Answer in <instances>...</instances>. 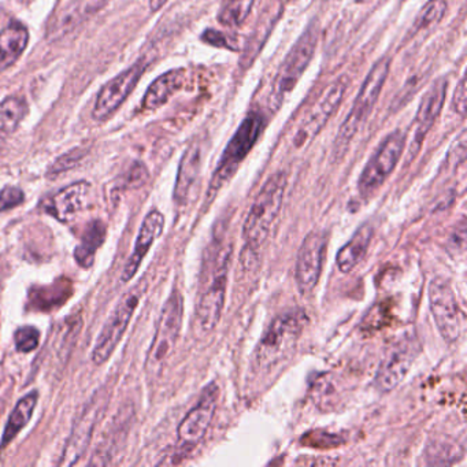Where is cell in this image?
Segmentation results:
<instances>
[{"label":"cell","instance_id":"obj_1","mask_svg":"<svg viewBox=\"0 0 467 467\" xmlns=\"http://www.w3.org/2000/svg\"><path fill=\"white\" fill-rule=\"evenodd\" d=\"M288 176L284 171H277L267 179L256 195L244 226H243L242 262L247 269L256 264L259 251L264 247L269 237L273 223L280 215L283 209L284 196H285Z\"/></svg>","mask_w":467,"mask_h":467},{"label":"cell","instance_id":"obj_2","mask_svg":"<svg viewBox=\"0 0 467 467\" xmlns=\"http://www.w3.org/2000/svg\"><path fill=\"white\" fill-rule=\"evenodd\" d=\"M390 70L389 57L377 61L371 67L368 75L366 76L357 98H355L354 105L349 110L348 116L344 119L343 124L338 128L337 136H336L335 143H333L332 158L335 162H340L346 157L352 140H354L360 128L365 124L366 119L373 111L377 100L379 99L382 88L387 83L388 75Z\"/></svg>","mask_w":467,"mask_h":467},{"label":"cell","instance_id":"obj_3","mask_svg":"<svg viewBox=\"0 0 467 467\" xmlns=\"http://www.w3.org/2000/svg\"><path fill=\"white\" fill-rule=\"evenodd\" d=\"M267 127V116L262 111H250L240 122L234 135L232 136L229 143L218 161L217 168L210 180L209 190L206 193V203L210 204L213 199L218 195L223 185L231 182L232 177L236 174L245 158L248 157L256 141L261 138Z\"/></svg>","mask_w":467,"mask_h":467},{"label":"cell","instance_id":"obj_4","mask_svg":"<svg viewBox=\"0 0 467 467\" xmlns=\"http://www.w3.org/2000/svg\"><path fill=\"white\" fill-rule=\"evenodd\" d=\"M212 262L204 273L196 305V321L203 332L209 333L217 327L225 306L226 285H228L229 265L232 248L217 247Z\"/></svg>","mask_w":467,"mask_h":467},{"label":"cell","instance_id":"obj_5","mask_svg":"<svg viewBox=\"0 0 467 467\" xmlns=\"http://www.w3.org/2000/svg\"><path fill=\"white\" fill-rule=\"evenodd\" d=\"M318 39L319 26L317 23H311L281 62L269 95V108L273 111L280 109L285 98L294 91L295 87L305 75L308 65L313 61Z\"/></svg>","mask_w":467,"mask_h":467},{"label":"cell","instance_id":"obj_6","mask_svg":"<svg viewBox=\"0 0 467 467\" xmlns=\"http://www.w3.org/2000/svg\"><path fill=\"white\" fill-rule=\"evenodd\" d=\"M307 322V314L300 308L275 317L256 347V368H270L280 363L295 348Z\"/></svg>","mask_w":467,"mask_h":467},{"label":"cell","instance_id":"obj_7","mask_svg":"<svg viewBox=\"0 0 467 467\" xmlns=\"http://www.w3.org/2000/svg\"><path fill=\"white\" fill-rule=\"evenodd\" d=\"M184 317V299L179 291H173L166 300L158 322L154 341L147 358V370L158 374L174 351Z\"/></svg>","mask_w":467,"mask_h":467},{"label":"cell","instance_id":"obj_8","mask_svg":"<svg viewBox=\"0 0 467 467\" xmlns=\"http://www.w3.org/2000/svg\"><path fill=\"white\" fill-rule=\"evenodd\" d=\"M406 133L396 130L379 143V149L371 155L360 173L359 182H358L360 195L368 198L382 187L398 166L406 147Z\"/></svg>","mask_w":467,"mask_h":467},{"label":"cell","instance_id":"obj_9","mask_svg":"<svg viewBox=\"0 0 467 467\" xmlns=\"http://www.w3.org/2000/svg\"><path fill=\"white\" fill-rule=\"evenodd\" d=\"M144 291H146V284H144V280H141V283L130 289L114 308L110 318L108 319L99 337H98L94 351H92V360L95 365L99 366L108 362L109 358L116 351L122 336L130 327V319L140 303Z\"/></svg>","mask_w":467,"mask_h":467},{"label":"cell","instance_id":"obj_10","mask_svg":"<svg viewBox=\"0 0 467 467\" xmlns=\"http://www.w3.org/2000/svg\"><path fill=\"white\" fill-rule=\"evenodd\" d=\"M347 88H348V78L346 76H341L327 87V91L317 99L313 108L305 114L300 121L296 133H295V147L303 149L321 133V130L327 127L329 119L335 116L336 111L343 103Z\"/></svg>","mask_w":467,"mask_h":467},{"label":"cell","instance_id":"obj_11","mask_svg":"<svg viewBox=\"0 0 467 467\" xmlns=\"http://www.w3.org/2000/svg\"><path fill=\"white\" fill-rule=\"evenodd\" d=\"M428 296L437 330L447 343H455L463 332V318L452 286L445 278H433L429 284Z\"/></svg>","mask_w":467,"mask_h":467},{"label":"cell","instance_id":"obj_12","mask_svg":"<svg viewBox=\"0 0 467 467\" xmlns=\"http://www.w3.org/2000/svg\"><path fill=\"white\" fill-rule=\"evenodd\" d=\"M146 70L147 62L144 61V58H140L132 67L109 80L98 92L94 110H92V119L97 122H105L113 117L117 110L124 105L125 100L135 91Z\"/></svg>","mask_w":467,"mask_h":467},{"label":"cell","instance_id":"obj_13","mask_svg":"<svg viewBox=\"0 0 467 467\" xmlns=\"http://www.w3.org/2000/svg\"><path fill=\"white\" fill-rule=\"evenodd\" d=\"M109 0H58L46 26L48 42H58L86 24Z\"/></svg>","mask_w":467,"mask_h":467},{"label":"cell","instance_id":"obj_14","mask_svg":"<svg viewBox=\"0 0 467 467\" xmlns=\"http://www.w3.org/2000/svg\"><path fill=\"white\" fill-rule=\"evenodd\" d=\"M218 398H220V387L215 381L210 382L202 392L196 406L185 415L184 420L180 423L179 431H177L180 450H192L206 436L213 418H214Z\"/></svg>","mask_w":467,"mask_h":467},{"label":"cell","instance_id":"obj_15","mask_svg":"<svg viewBox=\"0 0 467 467\" xmlns=\"http://www.w3.org/2000/svg\"><path fill=\"white\" fill-rule=\"evenodd\" d=\"M106 404H108V396H106L105 390L100 389L86 404L73 426L72 434L67 440L64 455H62L61 464L72 466L83 458L89 442H91L95 426L105 411Z\"/></svg>","mask_w":467,"mask_h":467},{"label":"cell","instance_id":"obj_16","mask_svg":"<svg viewBox=\"0 0 467 467\" xmlns=\"http://www.w3.org/2000/svg\"><path fill=\"white\" fill-rule=\"evenodd\" d=\"M327 237L324 232H310L297 253L295 280L300 294L307 295L316 288L324 267Z\"/></svg>","mask_w":467,"mask_h":467},{"label":"cell","instance_id":"obj_17","mask_svg":"<svg viewBox=\"0 0 467 467\" xmlns=\"http://www.w3.org/2000/svg\"><path fill=\"white\" fill-rule=\"evenodd\" d=\"M447 78H441L434 81L433 86L426 91L415 116L414 136L410 146V161L414 160L425 141L426 136L436 124L441 114L442 106L447 95Z\"/></svg>","mask_w":467,"mask_h":467},{"label":"cell","instance_id":"obj_18","mask_svg":"<svg viewBox=\"0 0 467 467\" xmlns=\"http://www.w3.org/2000/svg\"><path fill=\"white\" fill-rule=\"evenodd\" d=\"M418 352H420V344L414 337L407 338L395 347L393 351L385 358L374 377V385L377 389L381 392L395 389L406 379L410 368L414 365Z\"/></svg>","mask_w":467,"mask_h":467},{"label":"cell","instance_id":"obj_19","mask_svg":"<svg viewBox=\"0 0 467 467\" xmlns=\"http://www.w3.org/2000/svg\"><path fill=\"white\" fill-rule=\"evenodd\" d=\"M91 184L88 182H78L62 188L50 198L43 201L42 209L51 217L62 223L75 220L78 213L86 209Z\"/></svg>","mask_w":467,"mask_h":467},{"label":"cell","instance_id":"obj_20","mask_svg":"<svg viewBox=\"0 0 467 467\" xmlns=\"http://www.w3.org/2000/svg\"><path fill=\"white\" fill-rule=\"evenodd\" d=\"M163 228H165V217L158 210H152L144 218L143 225H141L138 239H136L135 250H133L132 255L130 256V261L125 265L124 272H122L121 278L124 283H130L135 277L141 262L149 254L150 248L152 247L155 240L162 234Z\"/></svg>","mask_w":467,"mask_h":467},{"label":"cell","instance_id":"obj_21","mask_svg":"<svg viewBox=\"0 0 467 467\" xmlns=\"http://www.w3.org/2000/svg\"><path fill=\"white\" fill-rule=\"evenodd\" d=\"M202 163H203V149L201 143H192L180 161L177 171L176 185H174L173 198L176 204L185 206L190 201L193 188L198 184L201 177Z\"/></svg>","mask_w":467,"mask_h":467},{"label":"cell","instance_id":"obj_22","mask_svg":"<svg viewBox=\"0 0 467 467\" xmlns=\"http://www.w3.org/2000/svg\"><path fill=\"white\" fill-rule=\"evenodd\" d=\"M29 31L23 23H10L0 31V73L17 64L29 45Z\"/></svg>","mask_w":467,"mask_h":467},{"label":"cell","instance_id":"obj_23","mask_svg":"<svg viewBox=\"0 0 467 467\" xmlns=\"http://www.w3.org/2000/svg\"><path fill=\"white\" fill-rule=\"evenodd\" d=\"M184 81L185 70L182 67L163 73L147 89L141 100V109L144 111H155L162 108L182 88Z\"/></svg>","mask_w":467,"mask_h":467},{"label":"cell","instance_id":"obj_24","mask_svg":"<svg viewBox=\"0 0 467 467\" xmlns=\"http://www.w3.org/2000/svg\"><path fill=\"white\" fill-rule=\"evenodd\" d=\"M373 236V226L370 223H365L355 232L349 242L340 248L337 256H336V264H337L338 270L341 273L348 275L363 261Z\"/></svg>","mask_w":467,"mask_h":467},{"label":"cell","instance_id":"obj_25","mask_svg":"<svg viewBox=\"0 0 467 467\" xmlns=\"http://www.w3.org/2000/svg\"><path fill=\"white\" fill-rule=\"evenodd\" d=\"M37 401H39V393H37V390H32V392L24 396V398L16 404L15 410H13L9 420H7L6 428H5L2 442H0V448H2V450H5V448L20 434V431L28 425L29 420L34 417Z\"/></svg>","mask_w":467,"mask_h":467},{"label":"cell","instance_id":"obj_26","mask_svg":"<svg viewBox=\"0 0 467 467\" xmlns=\"http://www.w3.org/2000/svg\"><path fill=\"white\" fill-rule=\"evenodd\" d=\"M106 225L102 221H91L81 237L80 244L75 251V259L83 269H89L94 265L98 248L102 247L106 240Z\"/></svg>","mask_w":467,"mask_h":467},{"label":"cell","instance_id":"obj_27","mask_svg":"<svg viewBox=\"0 0 467 467\" xmlns=\"http://www.w3.org/2000/svg\"><path fill=\"white\" fill-rule=\"evenodd\" d=\"M29 113V105L26 98L20 95L7 97L0 102V135H10L23 124Z\"/></svg>","mask_w":467,"mask_h":467},{"label":"cell","instance_id":"obj_28","mask_svg":"<svg viewBox=\"0 0 467 467\" xmlns=\"http://www.w3.org/2000/svg\"><path fill=\"white\" fill-rule=\"evenodd\" d=\"M258 0H225L218 13L221 26L228 28L242 26L253 12Z\"/></svg>","mask_w":467,"mask_h":467},{"label":"cell","instance_id":"obj_29","mask_svg":"<svg viewBox=\"0 0 467 467\" xmlns=\"http://www.w3.org/2000/svg\"><path fill=\"white\" fill-rule=\"evenodd\" d=\"M447 7V0H428L415 18L412 34L418 35L420 32L428 31L439 26L444 18Z\"/></svg>","mask_w":467,"mask_h":467},{"label":"cell","instance_id":"obj_30","mask_svg":"<svg viewBox=\"0 0 467 467\" xmlns=\"http://www.w3.org/2000/svg\"><path fill=\"white\" fill-rule=\"evenodd\" d=\"M275 15V13H270L267 16L265 24L258 26L256 31L254 32L253 43H247V48H245L242 58V67H244V69H250L251 65L255 61L256 56L261 51L262 45L266 42L267 36H269V26L275 23V20H273Z\"/></svg>","mask_w":467,"mask_h":467},{"label":"cell","instance_id":"obj_31","mask_svg":"<svg viewBox=\"0 0 467 467\" xmlns=\"http://www.w3.org/2000/svg\"><path fill=\"white\" fill-rule=\"evenodd\" d=\"M86 154L87 152L84 150L75 149L62 155L48 169V177L59 176V174L65 173V171H72L73 168H76L84 160Z\"/></svg>","mask_w":467,"mask_h":467},{"label":"cell","instance_id":"obj_32","mask_svg":"<svg viewBox=\"0 0 467 467\" xmlns=\"http://www.w3.org/2000/svg\"><path fill=\"white\" fill-rule=\"evenodd\" d=\"M15 343L18 351L28 352L35 351L40 344V332L37 327L26 325V327L17 329L15 335Z\"/></svg>","mask_w":467,"mask_h":467},{"label":"cell","instance_id":"obj_33","mask_svg":"<svg viewBox=\"0 0 467 467\" xmlns=\"http://www.w3.org/2000/svg\"><path fill=\"white\" fill-rule=\"evenodd\" d=\"M24 201H26V195H24L23 190L7 185L0 191V213L9 212V210L20 206Z\"/></svg>","mask_w":467,"mask_h":467},{"label":"cell","instance_id":"obj_34","mask_svg":"<svg viewBox=\"0 0 467 467\" xmlns=\"http://www.w3.org/2000/svg\"><path fill=\"white\" fill-rule=\"evenodd\" d=\"M150 174L147 171L146 165L141 162H135L130 166L128 171L127 176L124 179V187L130 190H136V188L143 187L149 180Z\"/></svg>","mask_w":467,"mask_h":467},{"label":"cell","instance_id":"obj_35","mask_svg":"<svg viewBox=\"0 0 467 467\" xmlns=\"http://www.w3.org/2000/svg\"><path fill=\"white\" fill-rule=\"evenodd\" d=\"M452 111L463 119L466 116V78H462L452 98Z\"/></svg>","mask_w":467,"mask_h":467},{"label":"cell","instance_id":"obj_36","mask_svg":"<svg viewBox=\"0 0 467 467\" xmlns=\"http://www.w3.org/2000/svg\"><path fill=\"white\" fill-rule=\"evenodd\" d=\"M202 39H203L204 42L209 43V45L214 46V47H223L229 48V50H234V48L231 47V45H229L228 39H226L221 32L209 29V31L204 32Z\"/></svg>","mask_w":467,"mask_h":467},{"label":"cell","instance_id":"obj_37","mask_svg":"<svg viewBox=\"0 0 467 467\" xmlns=\"http://www.w3.org/2000/svg\"><path fill=\"white\" fill-rule=\"evenodd\" d=\"M169 2H171V0H150V10H151L152 13L160 12Z\"/></svg>","mask_w":467,"mask_h":467},{"label":"cell","instance_id":"obj_38","mask_svg":"<svg viewBox=\"0 0 467 467\" xmlns=\"http://www.w3.org/2000/svg\"><path fill=\"white\" fill-rule=\"evenodd\" d=\"M5 147V140L4 139L0 138V152H2V150H4Z\"/></svg>","mask_w":467,"mask_h":467},{"label":"cell","instance_id":"obj_39","mask_svg":"<svg viewBox=\"0 0 467 467\" xmlns=\"http://www.w3.org/2000/svg\"><path fill=\"white\" fill-rule=\"evenodd\" d=\"M355 2H357V4H363V2H365V0H355Z\"/></svg>","mask_w":467,"mask_h":467}]
</instances>
